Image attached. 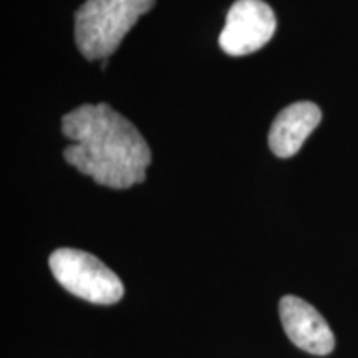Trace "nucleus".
<instances>
[{
  "instance_id": "1",
  "label": "nucleus",
  "mask_w": 358,
  "mask_h": 358,
  "mask_svg": "<svg viewBox=\"0 0 358 358\" xmlns=\"http://www.w3.org/2000/svg\"><path fill=\"white\" fill-rule=\"evenodd\" d=\"M73 143L64 158L100 186L127 189L146 179L151 150L138 128L106 103L82 105L62 118Z\"/></svg>"
},
{
  "instance_id": "2",
  "label": "nucleus",
  "mask_w": 358,
  "mask_h": 358,
  "mask_svg": "<svg viewBox=\"0 0 358 358\" xmlns=\"http://www.w3.org/2000/svg\"><path fill=\"white\" fill-rule=\"evenodd\" d=\"M156 0H87L75 12V42L87 60L113 55Z\"/></svg>"
},
{
  "instance_id": "3",
  "label": "nucleus",
  "mask_w": 358,
  "mask_h": 358,
  "mask_svg": "<svg viewBox=\"0 0 358 358\" xmlns=\"http://www.w3.org/2000/svg\"><path fill=\"white\" fill-rule=\"evenodd\" d=\"M48 264L58 284L83 301L101 306L122 301L123 282L92 254L70 248L57 249Z\"/></svg>"
},
{
  "instance_id": "4",
  "label": "nucleus",
  "mask_w": 358,
  "mask_h": 358,
  "mask_svg": "<svg viewBox=\"0 0 358 358\" xmlns=\"http://www.w3.org/2000/svg\"><path fill=\"white\" fill-rule=\"evenodd\" d=\"M275 27V13L264 0H236L227 12L219 45L227 55H249L274 37Z\"/></svg>"
},
{
  "instance_id": "5",
  "label": "nucleus",
  "mask_w": 358,
  "mask_h": 358,
  "mask_svg": "<svg viewBox=\"0 0 358 358\" xmlns=\"http://www.w3.org/2000/svg\"><path fill=\"white\" fill-rule=\"evenodd\" d=\"M280 322L294 345L312 355H329L335 347V337L315 307L295 295H285L279 303Z\"/></svg>"
},
{
  "instance_id": "6",
  "label": "nucleus",
  "mask_w": 358,
  "mask_h": 358,
  "mask_svg": "<svg viewBox=\"0 0 358 358\" xmlns=\"http://www.w3.org/2000/svg\"><path fill=\"white\" fill-rule=\"evenodd\" d=\"M322 111L312 101H297L275 116L268 131V148L279 158H290L319 127Z\"/></svg>"
}]
</instances>
